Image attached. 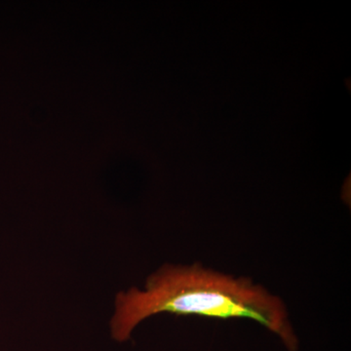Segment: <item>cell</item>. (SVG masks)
<instances>
[{
  "instance_id": "cell-1",
  "label": "cell",
  "mask_w": 351,
  "mask_h": 351,
  "mask_svg": "<svg viewBox=\"0 0 351 351\" xmlns=\"http://www.w3.org/2000/svg\"><path fill=\"white\" fill-rule=\"evenodd\" d=\"M161 313L255 321L278 337L288 351L300 348L287 306L279 295L249 277L230 276L201 263H164L147 277L143 290L132 287L119 293L110 321L112 338L128 341L141 322Z\"/></svg>"
}]
</instances>
